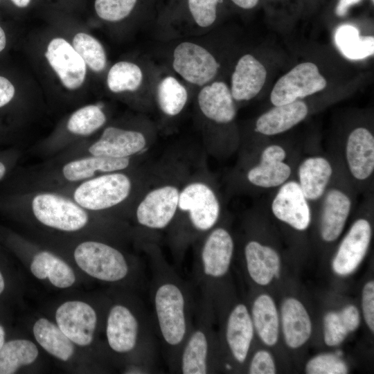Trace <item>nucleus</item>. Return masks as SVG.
<instances>
[{
	"instance_id": "obj_40",
	"label": "nucleus",
	"mask_w": 374,
	"mask_h": 374,
	"mask_svg": "<svg viewBox=\"0 0 374 374\" xmlns=\"http://www.w3.org/2000/svg\"><path fill=\"white\" fill-rule=\"evenodd\" d=\"M276 371L275 364L269 353L260 350L254 353L248 368L249 374H274Z\"/></svg>"
},
{
	"instance_id": "obj_46",
	"label": "nucleus",
	"mask_w": 374,
	"mask_h": 374,
	"mask_svg": "<svg viewBox=\"0 0 374 374\" xmlns=\"http://www.w3.org/2000/svg\"><path fill=\"white\" fill-rule=\"evenodd\" d=\"M7 283L3 271L0 268V296L3 295L6 290Z\"/></svg>"
},
{
	"instance_id": "obj_41",
	"label": "nucleus",
	"mask_w": 374,
	"mask_h": 374,
	"mask_svg": "<svg viewBox=\"0 0 374 374\" xmlns=\"http://www.w3.org/2000/svg\"><path fill=\"white\" fill-rule=\"evenodd\" d=\"M362 312L365 322L371 332L374 331V283H366L362 290Z\"/></svg>"
},
{
	"instance_id": "obj_14",
	"label": "nucleus",
	"mask_w": 374,
	"mask_h": 374,
	"mask_svg": "<svg viewBox=\"0 0 374 374\" xmlns=\"http://www.w3.org/2000/svg\"><path fill=\"white\" fill-rule=\"evenodd\" d=\"M344 160L349 179L362 186L371 181L374 172V136L368 128H354L344 145Z\"/></svg>"
},
{
	"instance_id": "obj_5",
	"label": "nucleus",
	"mask_w": 374,
	"mask_h": 374,
	"mask_svg": "<svg viewBox=\"0 0 374 374\" xmlns=\"http://www.w3.org/2000/svg\"><path fill=\"white\" fill-rule=\"evenodd\" d=\"M154 328L149 317L139 316L130 308L114 305L109 310L106 336L110 348L118 354H127L141 346L156 357Z\"/></svg>"
},
{
	"instance_id": "obj_10",
	"label": "nucleus",
	"mask_w": 374,
	"mask_h": 374,
	"mask_svg": "<svg viewBox=\"0 0 374 374\" xmlns=\"http://www.w3.org/2000/svg\"><path fill=\"white\" fill-rule=\"evenodd\" d=\"M178 211L186 214L192 231L206 233L217 224L221 212L219 199L204 181L187 184L179 192Z\"/></svg>"
},
{
	"instance_id": "obj_22",
	"label": "nucleus",
	"mask_w": 374,
	"mask_h": 374,
	"mask_svg": "<svg viewBox=\"0 0 374 374\" xmlns=\"http://www.w3.org/2000/svg\"><path fill=\"white\" fill-rule=\"evenodd\" d=\"M267 71L264 65L250 54L242 56L231 76V92L237 101L256 97L265 84Z\"/></svg>"
},
{
	"instance_id": "obj_17",
	"label": "nucleus",
	"mask_w": 374,
	"mask_h": 374,
	"mask_svg": "<svg viewBox=\"0 0 374 374\" xmlns=\"http://www.w3.org/2000/svg\"><path fill=\"white\" fill-rule=\"evenodd\" d=\"M372 238L370 222L357 219L340 242L332 262L333 271L339 276L353 272L365 257Z\"/></svg>"
},
{
	"instance_id": "obj_9",
	"label": "nucleus",
	"mask_w": 374,
	"mask_h": 374,
	"mask_svg": "<svg viewBox=\"0 0 374 374\" xmlns=\"http://www.w3.org/2000/svg\"><path fill=\"white\" fill-rule=\"evenodd\" d=\"M77 265L89 276L106 282H118L125 278L130 266L125 255L109 244L98 240H85L74 249Z\"/></svg>"
},
{
	"instance_id": "obj_16",
	"label": "nucleus",
	"mask_w": 374,
	"mask_h": 374,
	"mask_svg": "<svg viewBox=\"0 0 374 374\" xmlns=\"http://www.w3.org/2000/svg\"><path fill=\"white\" fill-rule=\"evenodd\" d=\"M271 211L278 220L296 231H303L311 224L310 204L296 180H288L278 188Z\"/></svg>"
},
{
	"instance_id": "obj_35",
	"label": "nucleus",
	"mask_w": 374,
	"mask_h": 374,
	"mask_svg": "<svg viewBox=\"0 0 374 374\" xmlns=\"http://www.w3.org/2000/svg\"><path fill=\"white\" fill-rule=\"evenodd\" d=\"M73 47L92 71L100 72L105 68L107 57L105 51L93 37L84 33H77L73 39Z\"/></svg>"
},
{
	"instance_id": "obj_12",
	"label": "nucleus",
	"mask_w": 374,
	"mask_h": 374,
	"mask_svg": "<svg viewBox=\"0 0 374 374\" xmlns=\"http://www.w3.org/2000/svg\"><path fill=\"white\" fill-rule=\"evenodd\" d=\"M180 190L175 185L158 186L146 193L137 204L134 213L136 222L150 230H163L175 218Z\"/></svg>"
},
{
	"instance_id": "obj_19",
	"label": "nucleus",
	"mask_w": 374,
	"mask_h": 374,
	"mask_svg": "<svg viewBox=\"0 0 374 374\" xmlns=\"http://www.w3.org/2000/svg\"><path fill=\"white\" fill-rule=\"evenodd\" d=\"M45 56L66 89L75 90L81 87L86 77V64L66 40L61 37L53 39L48 44Z\"/></svg>"
},
{
	"instance_id": "obj_28",
	"label": "nucleus",
	"mask_w": 374,
	"mask_h": 374,
	"mask_svg": "<svg viewBox=\"0 0 374 374\" xmlns=\"http://www.w3.org/2000/svg\"><path fill=\"white\" fill-rule=\"evenodd\" d=\"M250 314L254 330L261 341L269 346L275 345L278 339L279 319L273 299L265 294L257 296Z\"/></svg>"
},
{
	"instance_id": "obj_50",
	"label": "nucleus",
	"mask_w": 374,
	"mask_h": 374,
	"mask_svg": "<svg viewBox=\"0 0 374 374\" xmlns=\"http://www.w3.org/2000/svg\"><path fill=\"white\" fill-rule=\"evenodd\" d=\"M31 0H12L15 6L19 8L26 7Z\"/></svg>"
},
{
	"instance_id": "obj_18",
	"label": "nucleus",
	"mask_w": 374,
	"mask_h": 374,
	"mask_svg": "<svg viewBox=\"0 0 374 374\" xmlns=\"http://www.w3.org/2000/svg\"><path fill=\"white\" fill-rule=\"evenodd\" d=\"M55 319L57 326L72 342L87 346L93 341L97 315L89 304L67 301L57 308Z\"/></svg>"
},
{
	"instance_id": "obj_36",
	"label": "nucleus",
	"mask_w": 374,
	"mask_h": 374,
	"mask_svg": "<svg viewBox=\"0 0 374 374\" xmlns=\"http://www.w3.org/2000/svg\"><path fill=\"white\" fill-rule=\"evenodd\" d=\"M137 0H96L95 10L98 16L108 21H118L127 17Z\"/></svg>"
},
{
	"instance_id": "obj_7",
	"label": "nucleus",
	"mask_w": 374,
	"mask_h": 374,
	"mask_svg": "<svg viewBox=\"0 0 374 374\" xmlns=\"http://www.w3.org/2000/svg\"><path fill=\"white\" fill-rule=\"evenodd\" d=\"M107 116L99 104L87 105L74 111L62 130L41 141L32 151L37 155L51 157L91 136L102 128Z\"/></svg>"
},
{
	"instance_id": "obj_21",
	"label": "nucleus",
	"mask_w": 374,
	"mask_h": 374,
	"mask_svg": "<svg viewBox=\"0 0 374 374\" xmlns=\"http://www.w3.org/2000/svg\"><path fill=\"white\" fill-rule=\"evenodd\" d=\"M334 172L333 164L321 155L308 157L300 163L297 169V182L309 202L321 199Z\"/></svg>"
},
{
	"instance_id": "obj_26",
	"label": "nucleus",
	"mask_w": 374,
	"mask_h": 374,
	"mask_svg": "<svg viewBox=\"0 0 374 374\" xmlns=\"http://www.w3.org/2000/svg\"><path fill=\"white\" fill-rule=\"evenodd\" d=\"M282 330L287 345L291 348L302 346L310 339L312 323L302 303L295 298H287L280 308Z\"/></svg>"
},
{
	"instance_id": "obj_48",
	"label": "nucleus",
	"mask_w": 374,
	"mask_h": 374,
	"mask_svg": "<svg viewBox=\"0 0 374 374\" xmlns=\"http://www.w3.org/2000/svg\"><path fill=\"white\" fill-rule=\"evenodd\" d=\"M6 44V36L4 30L0 26V52L2 51Z\"/></svg>"
},
{
	"instance_id": "obj_32",
	"label": "nucleus",
	"mask_w": 374,
	"mask_h": 374,
	"mask_svg": "<svg viewBox=\"0 0 374 374\" xmlns=\"http://www.w3.org/2000/svg\"><path fill=\"white\" fill-rule=\"evenodd\" d=\"M335 39L339 51L348 59L361 60L373 54L374 37L361 36L352 25L340 26L336 30Z\"/></svg>"
},
{
	"instance_id": "obj_4",
	"label": "nucleus",
	"mask_w": 374,
	"mask_h": 374,
	"mask_svg": "<svg viewBox=\"0 0 374 374\" xmlns=\"http://www.w3.org/2000/svg\"><path fill=\"white\" fill-rule=\"evenodd\" d=\"M132 168L105 173L59 192L84 208L102 215L134 205L136 181Z\"/></svg>"
},
{
	"instance_id": "obj_23",
	"label": "nucleus",
	"mask_w": 374,
	"mask_h": 374,
	"mask_svg": "<svg viewBox=\"0 0 374 374\" xmlns=\"http://www.w3.org/2000/svg\"><path fill=\"white\" fill-rule=\"evenodd\" d=\"M244 256L247 272L256 284L267 285L278 276L280 259L271 247L251 240L244 246Z\"/></svg>"
},
{
	"instance_id": "obj_8",
	"label": "nucleus",
	"mask_w": 374,
	"mask_h": 374,
	"mask_svg": "<svg viewBox=\"0 0 374 374\" xmlns=\"http://www.w3.org/2000/svg\"><path fill=\"white\" fill-rule=\"evenodd\" d=\"M234 252L230 232L222 226L213 227L204 238L197 255L195 274L203 293L211 283L228 273Z\"/></svg>"
},
{
	"instance_id": "obj_45",
	"label": "nucleus",
	"mask_w": 374,
	"mask_h": 374,
	"mask_svg": "<svg viewBox=\"0 0 374 374\" xmlns=\"http://www.w3.org/2000/svg\"><path fill=\"white\" fill-rule=\"evenodd\" d=\"M238 6L244 8L250 9L255 7L258 0H231Z\"/></svg>"
},
{
	"instance_id": "obj_30",
	"label": "nucleus",
	"mask_w": 374,
	"mask_h": 374,
	"mask_svg": "<svg viewBox=\"0 0 374 374\" xmlns=\"http://www.w3.org/2000/svg\"><path fill=\"white\" fill-rule=\"evenodd\" d=\"M37 342L51 355L66 361L71 358L74 347L72 341L60 328L46 319H39L33 326Z\"/></svg>"
},
{
	"instance_id": "obj_2",
	"label": "nucleus",
	"mask_w": 374,
	"mask_h": 374,
	"mask_svg": "<svg viewBox=\"0 0 374 374\" xmlns=\"http://www.w3.org/2000/svg\"><path fill=\"white\" fill-rule=\"evenodd\" d=\"M12 205L37 223L66 233L87 229L103 217L84 208L68 196L51 190L23 191L14 198Z\"/></svg>"
},
{
	"instance_id": "obj_29",
	"label": "nucleus",
	"mask_w": 374,
	"mask_h": 374,
	"mask_svg": "<svg viewBox=\"0 0 374 374\" xmlns=\"http://www.w3.org/2000/svg\"><path fill=\"white\" fill-rule=\"evenodd\" d=\"M292 170L285 161H276L260 155L259 162L247 172L246 178L253 186L261 188H278L289 180Z\"/></svg>"
},
{
	"instance_id": "obj_34",
	"label": "nucleus",
	"mask_w": 374,
	"mask_h": 374,
	"mask_svg": "<svg viewBox=\"0 0 374 374\" xmlns=\"http://www.w3.org/2000/svg\"><path fill=\"white\" fill-rule=\"evenodd\" d=\"M143 80L140 67L134 63L121 61L114 64L109 69L107 84L114 93L134 91L139 89Z\"/></svg>"
},
{
	"instance_id": "obj_27",
	"label": "nucleus",
	"mask_w": 374,
	"mask_h": 374,
	"mask_svg": "<svg viewBox=\"0 0 374 374\" xmlns=\"http://www.w3.org/2000/svg\"><path fill=\"white\" fill-rule=\"evenodd\" d=\"M30 270L36 278H48L54 286L60 288L69 287L75 280L73 271L67 263L46 250L39 251L34 255Z\"/></svg>"
},
{
	"instance_id": "obj_25",
	"label": "nucleus",
	"mask_w": 374,
	"mask_h": 374,
	"mask_svg": "<svg viewBox=\"0 0 374 374\" xmlns=\"http://www.w3.org/2000/svg\"><path fill=\"white\" fill-rule=\"evenodd\" d=\"M308 112L306 103L300 100L274 106L258 117L255 131L265 136L283 133L303 121Z\"/></svg>"
},
{
	"instance_id": "obj_49",
	"label": "nucleus",
	"mask_w": 374,
	"mask_h": 374,
	"mask_svg": "<svg viewBox=\"0 0 374 374\" xmlns=\"http://www.w3.org/2000/svg\"><path fill=\"white\" fill-rule=\"evenodd\" d=\"M6 342V330L3 326L0 323V349Z\"/></svg>"
},
{
	"instance_id": "obj_6",
	"label": "nucleus",
	"mask_w": 374,
	"mask_h": 374,
	"mask_svg": "<svg viewBox=\"0 0 374 374\" xmlns=\"http://www.w3.org/2000/svg\"><path fill=\"white\" fill-rule=\"evenodd\" d=\"M211 299L203 296L193 329L181 351L177 373H212L213 338L211 325Z\"/></svg>"
},
{
	"instance_id": "obj_24",
	"label": "nucleus",
	"mask_w": 374,
	"mask_h": 374,
	"mask_svg": "<svg viewBox=\"0 0 374 374\" xmlns=\"http://www.w3.org/2000/svg\"><path fill=\"white\" fill-rule=\"evenodd\" d=\"M197 101L204 116L215 123L226 124L235 117L234 99L223 82H213L204 86L198 94Z\"/></svg>"
},
{
	"instance_id": "obj_37",
	"label": "nucleus",
	"mask_w": 374,
	"mask_h": 374,
	"mask_svg": "<svg viewBox=\"0 0 374 374\" xmlns=\"http://www.w3.org/2000/svg\"><path fill=\"white\" fill-rule=\"evenodd\" d=\"M348 371L346 364L333 354L318 355L310 359L305 366L308 374H345Z\"/></svg>"
},
{
	"instance_id": "obj_1",
	"label": "nucleus",
	"mask_w": 374,
	"mask_h": 374,
	"mask_svg": "<svg viewBox=\"0 0 374 374\" xmlns=\"http://www.w3.org/2000/svg\"><path fill=\"white\" fill-rule=\"evenodd\" d=\"M152 269L154 323L171 371L177 373L181 351L193 329L191 290L154 249L148 250Z\"/></svg>"
},
{
	"instance_id": "obj_43",
	"label": "nucleus",
	"mask_w": 374,
	"mask_h": 374,
	"mask_svg": "<svg viewBox=\"0 0 374 374\" xmlns=\"http://www.w3.org/2000/svg\"><path fill=\"white\" fill-rule=\"evenodd\" d=\"M15 94V89L11 82L0 75V108L9 104Z\"/></svg>"
},
{
	"instance_id": "obj_39",
	"label": "nucleus",
	"mask_w": 374,
	"mask_h": 374,
	"mask_svg": "<svg viewBox=\"0 0 374 374\" xmlns=\"http://www.w3.org/2000/svg\"><path fill=\"white\" fill-rule=\"evenodd\" d=\"M190 12L200 27L210 26L216 19V6L222 0H188Z\"/></svg>"
},
{
	"instance_id": "obj_38",
	"label": "nucleus",
	"mask_w": 374,
	"mask_h": 374,
	"mask_svg": "<svg viewBox=\"0 0 374 374\" xmlns=\"http://www.w3.org/2000/svg\"><path fill=\"white\" fill-rule=\"evenodd\" d=\"M324 341L328 346H336L350 333L339 312H329L323 319Z\"/></svg>"
},
{
	"instance_id": "obj_51",
	"label": "nucleus",
	"mask_w": 374,
	"mask_h": 374,
	"mask_svg": "<svg viewBox=\"0 0 374 374\" xmlns=\"http://www.w3.org/2000/svg\"><path fill=\"white\" fill-rule=\"evenodd\" d=\"M372 1L373 2V1H374V0H372Z\"/></svg>"
},
{
	"instance_id": "obj_3",
	"label": "nucleus",
	"mask_w": 374,
	"mask_h": 374,
	"mask_svg": "<svg viewBox=\"0 0 374 374\" xmlns=\"http://www.w3.org/2000/svg\"><path fill=\"white\" fill-rule=\"evenodd\" d=\"M133 159L87 155L57 163L46 161L39 166L30 169L24 191H59L102 174L132 168Z\"/></svg>"
},
{
	"instance_id": "obj_47",
	"label": "nucleus",
	"mask_w": 374,
	"mask_h": 374,
	"mask_svg": "<svg viewBox=\"0 0 374 374\" xmlns=\"http://www.w3.org/2000/svg\"><path fill=\"white\" fill-rule=\"evenodd\" d=\"M9 169V166L5 163L3 160L0 159V181L3 179V177L7 174Z\"/></svg>"
},
{
	"instance_id": "obj_20",
	"label": "nucleus",
	"mask_w": 374,
	"mask_h": 374,
	"mask_svg": "<svg viewBox=\"0 0 374 374\" xmlns=\"http://www.w3.org/2000/svg\"><path fill=\"white\" fill-rule=\"evenodd\" d=\"M254 328L251 314L244 303H237L230 310L224 326V339L233 359L243 364L249 354Z\"/></svg>"
},
{
	"instance_id": "obj_42",
	"label": "nucleus",
	"mask_w": 374,
	"mask_h": 374,
	"mask_svg": "<svg viewBox=\"0 0 374 374\" xmlns=\"http://www.w3.org/2000/svg\"><path fill=\"white\" fill-rule=\"evenodd\" d=\"M339 313L349 332L359 327L360 317L357 307L353 305H347Z\"/></svg>"
},
{
	"instance_id": "obj_44",
	"label": "nucleus",
	"mask_w": 374,
	"mask_h": 374,
	"mask_svg": "<svg viewBox=\"0 0 374 374\" xmlns=\"http://www.w3.org/2000/svg\"><path fill=\"white\" fill-rule=\"evenodd\" d=\"M361 0H339L336 7V14L339 17L346 15L348 9L353 5L359 3Z\"/></svg>"
},
{
	"instance_id": "obj_13",
	"label": "nucleus",
	"mask_w": 374,
	"mask_h": 374,
	"mask_svg": "<svg viewBox=\"0 0 374 374\" xmlns=\"http://www.w3.org/2000/svg\"><path fill=\"white\" fill-rule=\"evenodd\" d=\"M326 85V80L315 64L302 62L277 80L270 100L274 106L292 103L323 90Z\"/></svg>"
},
{
	"instance_id": "obj_11",
	"label": "nucleus",
	"mask_w": 374,
	"mask_h": 374,
	"mask_svg": "<svg viewBox=\"0 0 374 374\" xmlns=\"http://www.w3.org/2000/svg\"><path fill=\"white\" fill-rule=\"evenodd\" d=\"M344 181L338 180L335 171L328 188L319 201L321 205L319 233L326 242H332L340 236L352 210V190L349 183Z\"/></svg>"
},
{
	"instance_id": "obj_15",
	"label": "nucleus",
	"mask_w": 374,
	"mask_h": 374,
	"mask_svg": "<svg viewBox=\"0 0 374 374\" xmlns=\"http://www.w3.org/2000/svg\"><path fill=\"white\" fill-rule=\"evenodd\" d=\"M175 71L187 82L204 85L216 75L219 64L205 48L190 42L177 45L173 52Z\"/></svg>"
},
{
	"instance_id": "obj_31",
	"label": "nucleus",
	"mask_w": 374,
	"mask_h": 374,
	"mask_svg": "<svg viewBox=\"0 0 374 374\" xmlns=\"http://www.w3.org/2000/svg\"><path fill=\"white\" fill-rule=\"evenodd\" d=\"M38 350L32 341L12 339L6 341L0 349V374H12L22 366L33 363Z\"/></svg>"
},
{
	"instance_id": "obj_33",
	"label": "nucleus",
	"mask_w": 374,
	"mask_h": 374,
	"mask_svg": "<svg viewBox=\"0 0 374 374\" xmlns=\"http://www.w3.org/2000/svg\"><path fill=\"white\" fill-rule=\"evenodd\" d=\"M157 98L160 109L165 114L174 116L183 110L188 92L176 78L167 76L158 85Z\"/></svg>"
}]
</instances>
